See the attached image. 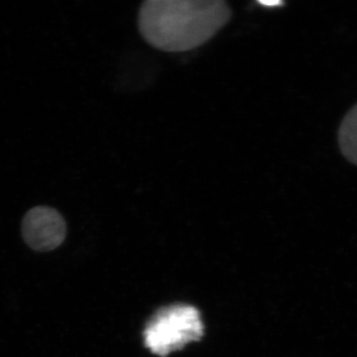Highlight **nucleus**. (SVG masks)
I'll use <instances>...</instances> for the list:
<instances>
[{
	"mask_svg": "<svg viewBox=\"0 0 357 357\" xmlns=\"http://www.w3.org/2000/svg\"><path fill=\"white\" fill-rule=\"evenodd\" d=\"M204 333L199 310L190 305L178 304L161 307L155 312L143 335L150 351L164 357L201 340Z\"/></svg>",
	"mask_w": 357,
	"mask_h": 357,
	"instance_id": "nucleus-2",
	"label": "nucleus"
},
{
	"mask_svg": "<svg viewBox=\"0 0 357 357\" xmlns=\"http://www.w3.org/2000/svg\"><path fill=\"white\" fill-rule=\"evenodd\" d=\"M231 18L220 0H148L138 13L140 34L164 52H185L213 38Z\"/></svg>",
	"mask_w": 357,
	"mask_h": 357,
	"instance_id": "nucleus-1",
	"label": "nucleus"
},
{
	"mask_svg": "<svg viewBox=\"0 0 357 357\" xmlns=\"http://www.w3.org/2000/svg\"><path fill=\"white\" fill-rule=\"evenodd\" d=\"M337 140L345 159L357 166V103L342 119Z\"/></svg>",
	"mask_w": 357,
	"mask_h": 357,
	"instance_id": "nucleus-4",
	"label": "nucleus"
},
{
	"mask_svg": "<svg viewBox=\"0 0 357 357\" xmlns=\"http://www.w3.org/2000/svg\"><path fill=\"white\" fill-rule=\"evenodd\" d=\"M67 236L63 215L50 206H35L22 222V236L33 250L47 252L58 248Z\"/></svg>",
	"mask_w": 357,
	"mask_h": 357,
	"instance_id": "nucleus-3",
	"label": "nucleus"
}]
</instances>
